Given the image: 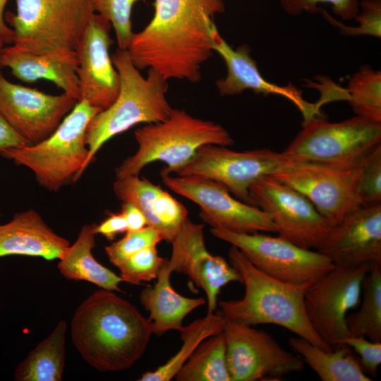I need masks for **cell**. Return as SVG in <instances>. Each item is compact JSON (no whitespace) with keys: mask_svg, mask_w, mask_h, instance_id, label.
I'll list each match as a JSON object with an SVG mask.
<instances>
[{"mask_svg":"<svg viewBox=\"0 0 381 381\" xmlns=\"http://www.w3.org/2000/svg\"><path fill=\"white\" fill-rule=\"evenodd\" d=\"M150 22L133 33L126 51L138 69L153 68L165 79L198 83L213 54L214 16L223 0H155Z\"/></svg>","mask_w":381,"mask_h":381,"instance_id":"obj_1","label":"cell"},{"mask_svg":"<svg viewBox=\"0 0 381 381\" xmlns=\"http://www.w3.org/2000/svg\"><path fill=\"white\" fill-rule=\"evenodd\" d=\"M71 338L83 360L100 372L132 367L144 354L152 325L131 302L101 289L76 308Z\"/></svg>","mask_w":381,"mask_h":381,"instance_id":"obj_2","label":"cell"},{"mask_svg":"<svg viewBox=\"0 0 381 381\" xmlns=\"http://www.w3.org/2000/svg\"><path fill=\"white\" fill-rule=\"evenodd\" d=\"M228 256L229 263L241 277L245 294L241 299L218 301L219 311L224 319L250 326L279 325L323 350L333 351L307 317L304 297L313 282L291 284L274 279L256 268L234 246Z\"/></svg>","mask_w":381,"mask_h":381,"instance_id":"obj_3","label":"cell"},{"mask_svg":"<svg viewBox=\"0 0 381 381\" xmlns=\"http://www.w3.org/2000/svg\"><path fill=\"white\" fill-rule=\"evenodd\" d=\"M111 60L119 75V92L115 101L97 113L87 125L86 169L109 139L137 124L162 121L173 109L166 97L168 80L159 73L149 68L147 78H144L126 50L118 49Z\"/></svg>","mask_w":381,"mask_h":381,"instance_id":"obj_4","label":"cell"},{"mask_svg":"<svg viewBox=\"0 0 381 381\" xmlns=\"http://www.w3.org/2000/svg\"><path fill=\"white\" fill-rule=\"evenodd\" d=\"M134 135L138 149L115 169L116 179L138 176L145 166L156 161L167 165L161 175H169L185 165L202 145L227 147L234 143L222 125L178 109H173L162 121L136 129Z\"/></svg>","mask_w":381,"mask_h":381,"instance_id":"obj_5","label":"cell"},{"mask_svg":"<svg viewBox=\"0 0 381 381\" xmlns=\"http://www.w3.org/2000/svg\"><path fill=\"white\" fill-rule=\"evenodd\" d=\"M99 111L87 101L79 100L47 139L8 149L0 154L30 169L42 188L58 191L71 181L76 182L86 169V130Z\"/></svg>","mask_w":381,"mask_h":381,"instance_id":"obj_6","label":"cell"},{"mask_svg":"<svg viewBox=\"0 0 381 381\" xmlns=\"http://www.w3.org/2000/svg\"><path fill=\"white\" fill-rule=\"evenodd\" d=\"M16 11L5 20L14 33L13 44L42 54L75 51L95 14L93 0H16Z\"/></svg>","mask_w":381,"mask_h":381,"instance_id":"obj_7","label":"cell"},{"mask_svg":"<svg viewBox=\"0 0 381 381\" xmlns=\"http://www.w3.org/2000/svg\"><path fill=\"white\" fill-rule=\"evenodd\" d=\"M302 126L282 152L291 162L352 169L381 145V123L357 116L339 122L315 117Z\"/></svg>","mask_w":381,"mask_h":381,"instance_id":"obj_8","label":"cell"},{"mask_svg":"<svg viewBox=\"0 0 381 381\" xmlns=\"http://www.w3.org/2000/svg\"><path fill=\"white\" fill-rule=\"evenodd\" d=\"M210 231L214 237L239 249L259 270L284 282L313 283L334 267L319 252L301 248L279 236L238 233L222 228H211Z\"/></svg>","mask_w":381,"mask_h":381,"instance_id":"obj_9","label":"cell"},{"mask_svg":"<svg viewBox=\"0 0 381 381\" xmlns=\"http://www.w3.org/2000/svg\"><path fill=\"white\" fill-rule=\"evenodd\" d=\"M290 162L282 152L270 149L238 152L224 146L205 145L174 174L213 180L225 186L239 200L252 205L249 195L250 186Z\"/></svg>","mask_w":381,"mask_h":381,"instance_id":"obj_10","label":"cell"},{"mask_svg":"<svg viewBox=\"0 0 381 381\" xmlns=\"http://www.w3.org/2000/svg\"><path fill=\"white\" fill-rule=\"evenodd\" d=\"M370 264L334 266L306 292L307 317L319 337L333 350L343 346L341 341L349 336L347 313L361 303L363 282Z\"/></svg>","mask_w":381,"mask_h":381,"instance_id":"obj_11","label":"cell"},{"mask_svg":"<svg viewBox=\"0 0 381 381\" xmlns=\"http://www.w3.org/2000/svg\"><path fill=\"white\" fill-rule=\"evenodd\" d=\"M249 195L252 205L270 216L279 236L301 248H316L332 228L306 196L271 176L253 183Z\"/></svg>","mask_w":381,"mask_h":381,"instance_id":"obj_12","label":"cell"},{"mask_svg":"<svg viewBox=\"0 0 381 381\" xmlns=\"http://www.w3.org/2000/svg\"><path fill=\"white\" fill-rule=\"evenodd\" d=\"M231 381L279 377L303 370V361L282 348L274 338L250 325L224 319L222 331Z\"/></svg>","mask_w":381,"mask_h":381,"instance_id":"obj_13","label":"cell"},{"mask_svg":"<svg viewBox=\"0 0 381 381\" xmlns=\"http://www.w3.org/2000/svg\"><path fill=\"white\" fill-rule=\"evenodd\" d=\"M161 176L169 189L200 207V217L212 228L238 233H277L267 213L239 200L217 181L199 176Z\"/></svg>","mask_w":381,"mask_h":381,"instance_id":"obj_14","label":"cell"},{"mask_svg":"<svg viewBox=\"0 0 381 381\" xmlns=\"http://www.w3.org/2000/svg\"><path fill=\"white\" fill-rule=\"evenodd\" d=\"M77 102L66 92L53 95L14 84L0 71V114L30 145L51 135Z\"/></svg>","mask_w":381,"mask_h":381,"instance_id":"obj_15","label":"cell"},{"mask_svg":"<svg viewBox=\"0 0 381 381\" xmlns=\"http://www.w3.org/2000/svg\"><path fill=\"white\" fill-rule=\"evenodd\" d=\"M306 196L331 227L360 207L352 186V169L291 162L270 175Z\"/></svg>","mask_w":381,"mask_h":381,"instance_id":"obj_16","label":"cell"},{"mask_svg":"<svg viewBox=\"0 0 381 381\" xmlns=\"http://www.w3.org/2000/svg\"><path fill=\"white\" fill-rule=\"evenodd\" d=\"M171 243V255L167 260L168 268L171 272L187 275L196 286L203 289L207 313H214L222 288L233 282H241L240 274L224 258L207 250L204 224L187 218Z\"/></svg>","mask_w":381,"mask_h":381,"instance_id":"obj_17","label":"cell"},{"mask_svg":"<svg viewBox=\"0 0 381 381\" xmlns=\"http://www.w3.org/2000/svg\"><path fill=\"white\" fill-rule=\"evenodd\" d=\"M111 23L95 13L77 47L76 73L79 100H85L99 111L108 108L116 99L120 88L119 75L109 54L113 43Z\"/></svg>","mask_w":381,"mask_h":381,"instance_id":"obj_18","label":"cell"},{"mask_svg":"<svg viewBox=\"0 0 381 381\" xmlns=\"http://www.w3.org/2000/svg\"><path fill=\"white\" fill-rule=\"evenodd\" d=\"M212 47L213 51L223 59L227 68L226 76L216 82L221 95H238L246 90H251L258 94L274 95L286 98L301 111L303 121L322 116L318 102L306 101L301 90L291 83L282 86L267 81L260 73L255 61L251 58L248 45L243 44L234 49L215 28L212 33Z\"/></svg>","mask_w":381,"mask_h":381,"instance_id":"obj_19","label":"cell"},{"mask_svg":"<svg viewBox=\"0 0 381 381\" xmlns=\"http://www.w3.org/2000/svg\"><path fill=\"white\" fill-rule=\"evenodd\" d=\"M316 249L334 266L381 264V205L360 207L348 214Z\"/></svg>","mask_w":381,"mask_h":381,"instance_id":"obj_20","label":"cell"},{"mask_svg":"<svg viewBox=\"0 0 381 381\" xmlns=\"http://www.w3.org/2000/svg\"><path fill=\"white\" fill-rule=\"evenodd\" d=\"M113 190L121 202L136 205L145 214L147 226L158 231L162 239L169 243L188 218V210L182 203L139 175L116 179Z\"/></svg>","mask_w":381,"mask_h":381,"instance_id":"obj_21","label":"cell"},{"mask_svg":"<svg viewBox=\"0 0 381 381\" xmlns=\"http://www.w3.org/2000/svg\"><path fill=\"white\" fill-rule=\"evenodd\" d=\"M75 51L59 49L42 54L22 50L13 44L3 48L0 66L10 68L18 79L34 83L46 79L77 101L79 99Z\"/></svg>","mask_w":381,"mask_h":381,"instance_id":"obj_22","label":"cell"},{"mask_svg":"<svg viewBox=\"0 0 381 381\" xmlns=\"http://www.w3.org/2000/svg\"><path fill=\"white\" fill-rule=\"evenodd\" d=\"M69 245L32 209L18 212L11 221L0 224V258L24 255L59 260Z\"/></svg>","mask_w":381,"mask_h":381,"instance_id":"obj_23","label":"cell"},{"mask_svg":"<svg viewBox=\"0 0 381 381\" xmlns=\"http://www.w3.org/2000/svg\"><path fill=\"white\" fill-rule=\"evenodd\" d=\"M167 260L157 276V282L147 285L140 294V302L150 313L153 334L160 337L169 330L181 331L184 318L193 310L204 305L203 298H188L176 292L171 285L172 273Z\"/></svg>","mask_w":381,"mask_h":381,"instance_id":"obj_24","label":"cell"},{"mask_svg":"<svg viewBox=\"0 0 381 381\" xmlns=\"http://www.w3.org/2000/svg\"><path fill=\"white\" fill-rule=\"evenodd\" d=\"M96 224H84L75 241L66 249L58 263L60 273L66 279L86 281L102 289L121 291V277L100 264L93 256Z\"/></svg>","mask_w":381,"mask_h":381,"instance_id":"obj_25","label":"cell"},{"mask_svg":"<svg viewBox=\"0 0 381 381\" xmlns=\"http://www.w3.org/2000/svg\"><path fill=\"white\" fill-rule=\"evenodd\" d=\"M288 342L322 381L372 380L363 372L352 349L346 344L327 351L298 336L291 337Z\"/></svg>","mask_w":381,"mask_h":381,"instance_id":"obj_26","label":"cell"},{"mask_svg":"<svg viewBox=\"0 0 381 381\" xmlns=\"http://www.w3.org/2000/svg\"><path fill=\"white\" fill-rule=\"evenodd\" d=\"M67 324L61 320L15 370L17 381H61L66 360Z\"/></svg>","mask_w":381,"mask_h":381,"instance_id":"obj_27","label":"cell"},{"mask_svg":"<svg viewBox=\"0 0 381 381\" xmlns=\"http://www.w3.org/2000/svg\"><path fill=\"white\" fill-rule=\"evenodd\" d=\"M224 318L219 311L207 313L179 331L183 342L180 349L153 371L144 373L140 381H169L174 378L199 344L207 337L223 331Z\"/></svg>","mask_w":381,"mask_h":381,"instance_id":"obj_28","label":"cell"},{"mask_svg":"<svg viewBox=\"0 0 381 381\" xmlns=\"http://www.w3.org/2000/svg\"><path fill=\"white\" fill-rule=\"evenodd\" d=\"M174 378L177 381H231L223 332L202 341Z\"/></svg>","mask_w":381,"mask_h":381,"instance_id":"obj_29","label":"cell"},{"mask_svg":"<svg viewBox=\"0 0 381 381\" xmlns=\"http://www.w3.org/2000/svg\"><path fill=\"white\" fill-rule=\"evenodd\" d=\"M361 294L360 309L346 315L348 334L381 342V264L371 262L363 282Z\"/></svg>","mask_w":381,"mask_h":381,"instance_id":"obj_30","label":"cell"},{"mask_svg":"<svg viewBox=\"0 0 381 381\" xmlns=\"http://www.w3.org/2000/svg\"><path fill=\"white\" fill-rule=\"evenodd\" d=\"M346 89L356 116L381 123V71L368 65L351 75Z\"/></svg>","mask_w":381,"mask_h":381,"instance_id":"obj_31","label":"cell"},{"mask_svg":"<svg viewBox=\"0 0 381 381\" xmlns=\"http://www.w3.org/2000/svg\"><path fill=\"white\" fill-rule=\"evenodd\" d=\"M352 186L360 207L381 205V145L352 169Z\"/></svg>","mask_w":381,"mask_h":381,"instance_id":"obj_32","label":"cell"},{"mask_svg":"<svg viewBox=\"0 0 381 381\" xmlns=\"http://www.w3.org/2000/svg\"><path fill=\"white\" fill-rule=\"evenodd\" d=\"M159 255L157 246H148L133 254L117 267L123 282L139 285L156 279L165 262Z\"/></svg>","mask_w":381,"mask_h":381,"instance_id":"obj_33","label":"cell"},{"mask_svg":"<svg viewBox=\"0 0 381 381\" xmlns=\"http://www.w3.org/2000/svg\"><path fill=\"white\" fill-rule=\"evenodd\" d=\"M146 0H93L95 12L106 18L114 28L119 48L126 50L133 35L131 13L135 3Z\"/></svg>","mask_w":381,"mask_h":381,"instance_id":"obj_34","label":"cell"},{"mask_svg":"<svg viewBox=\"0 0 381 381\" xmlns=\"http://www.w3.org/2000/svg\"><path fill=\"white\" fill-rule=\"evenodd\" d=\"M361 11L353 18L358 26H348L333 18L325 9L320 8L326 20L346 36L368 35L381 37V0H363Z\"/></svg>","mask_w":381,"mask_h":381,"instance_id":"obj_35","label":"cell"},{"mask_svg":"<svg viewBox=\"0 0 381 381\" xmlns=\"http://www.w3.org/2000/svg\"><path fill=\"white\" fill-rule=\"evenodd\" d=\"M163 241L162 236L152 226L127 231L119 241L104 248L105 253L111 263L117 267L124 260L148 246H157Z\"/></svg>","mask_w":381,"mask_h":381,"instance_id":"obj_36","label":"cell"},{"mask_svg":"<svg viewBox=\"0 0 381 381\" xmlns=\"http://www.w3.org/2000/svg\"><path fill=\"white\" fill-rule=\"evenodd\" d=\"M284 11L291 16L303 12L316 13L320 11V4H329L334 13L341 20H349L359 12L357 0H279Z\"/></svg>","mask_w":381,"mask_h":381,"instance_id":"obj_37","label":"cell"},{"mask_svg":"<svg viewBox=\"0 0 381 381\" xmlns=\"http://www.w3.org/2000/svg\"><path fill=\"white\" fill-rule=\"evenodd\" d=\"M341 344L349 346L359 356L360 365L365 374L376 376L381 363V342L372 341L363 337L348 336Z\"/></svg>","mask_w":381,"mask_h":381,"instance_id":"obj_38","label":"cell"},{"mask_svg":"<svg viewBox=\"0 0 381 381\" xmlns=\"http://www.w3.org/2000/svg\"><path fill=\"white\" fill-rule=\"evenodd\" d=\"M95 232L110 241L114 240L118 234L127 232V224L123 214L121 212L111 213L99 224L96 225Z\"/></svg>","mask_w":381,"mask_h":381,"instance_id":"obj_39","label":"cell"},{"mask_svg":"<svg viewBox=\"0 0 381 381\" xmlns=\"http://www.w3.org/2000/svg\"><path fill=\"white\" fill-rule=\"evenodd\" d=\"M28 145L30 144L13 129L0 114V153Z\"/></svg>","mask_w":381,"mask_h":381,"instance_id":"obj_40","label":"cell"},{"mask_svg":"<svg viewBox=\"0 0 381 381\" xmlns=\"http://www.w3.org/2000/svg\"><path fill=\"white\" fill-rule=\"evenodd\" d=\"M121 212L126 221L127 231H138L147 226L145 214L134 204L122 202Z\"/></svg>","mask_w":381,"mask_h":381,"instance_id":"obj_41","label":"cell"},{"mask_svg":"<svg viewBox=\"0 0 381 381\" xmlns=\"http://www.w3.org/2000/svg\"><path fill=\"white\" fill-rule=\"evenodd\" d=\"M8 0H0V38L4 44H13L14 33L5 20L4 9Z\"/></svg>","mask_w":381,"mask_h":381,"instance_id":"obj_42","label":"cell"},{"mask_svg":"<svg viewBox=\"0 0 381 381\" xmlns=\"http://www.w3.org/2000/svg\"><path fill=\"white\" fill-rule=\"evenodd\" d=\"M4 42L0 38V55H1V51H2L3 48H4Z\"/></svg>","mask_w":381,"mask_h":381,"instance_id":"obj_43","label":"cell"}]
</instances>
